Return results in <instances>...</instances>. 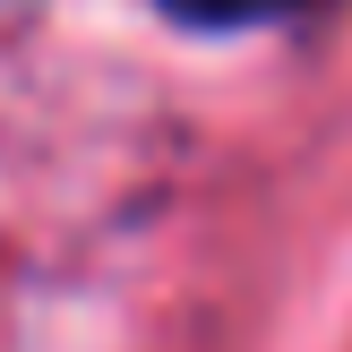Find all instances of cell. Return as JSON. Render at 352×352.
I'll list each match as a JSON object with an SVG mask.
<instances>
[{
  "label": "cell",
  "instance_id": "6da1fadb",
  "mask_svg": "<svg viewBox=\"0 0 352 352\" xmlns=\"http://www.w3.org/2000/svg\"><path fill=\"white\" fill-rule=\"evenodd\" d=\"M164 9L189 26H267V17H301L318 0H164Z\"/></svg>",
  "mask_w": 352,
  "mask_h": 352
}]
</instances>
